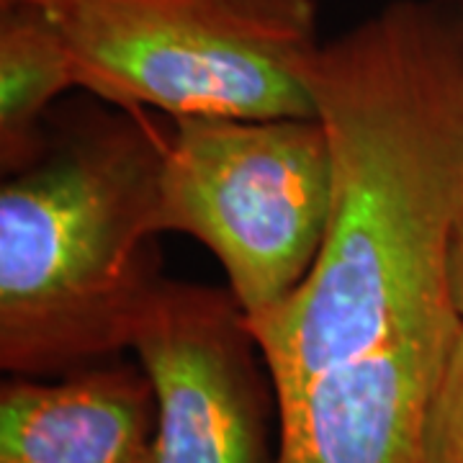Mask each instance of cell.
Masks as SVG:
<instances>
[{"label":"cell","instance_id":"6da1fadb","mask_svg":"<svg viewBox=\"0 0 463 463\" xmlns=\"http://www.w3.org/2000/svg\"><path fill=\"white\" fill-rule=\"evenodd\" d=\"M307 88L332 157V214L297 294L248 322L276 402L394 335L456 315L463 222V0H392L322 42Z\"/></svg>","mask_w":463,"mask_h":463},{"label":"cell","instance_id":"7a4b0ae2","mask_svg":"<svg viewBox=\"0 0 463 463\" xmlns=\"http://www.w3.org/2000/svg\"><path fill=\"white\" fill-rule=\"evenodd\" d=\"M163 155L165 137L127 111L3 183V371L47 376L132 347L160 283Z\"/></svg>","mask_w":463,"mask_h":463},{"label":"cell","instance_id":"3957f363","mask_svg":"<svg viewBox=\"0 0 463 463\" xmlns=\"http://www.w3.org/2000/svg\"><path fill=\"white\" fill-rule=\"evenodd\" d=\"M44 11L78 85L121 111L315 118V0H0Z\"/></svg>","mask_w":463,"mask_h":463},{"label":"cell","instance_id":"277c9868","mask_svg":"<svg viewBox=\"0 0 463 463\" xmlns=\"http://www.w3.org/2000/svg\"><path fill=\"white\" fill-rule=\"evenodd\" d=\"M160 230L222 263L248 322L312 273L332 214V157L317 118L178 116L160 170Z\"/></svg>","mask_w":463,"mask_h":463},{"label":"cell","instance_id":"5b68a950","mask_svg":"<svg viewBox=\"0 0 463 463\" xmlns=\"http://www.w3.org/2000/svg\"><path fill=\"white\" fill-rule=\"evenodd\" d=\"M132 350L155 392L147 463L276 461L273 383L230 291L160 279Z\"/></svg>","mask_w":463,"mask_h":463},{"label":"cell","instance_id":"8992f818","mask_svg":"<svg viewBox=\"0 0 463 463\" xmlns=\"http://www.w3.org/2000/svg\"><path fill=\"white\" fill-rule=\"evenodd\" d=\"M458 330V315L438 317L276 402L273 463H428V410Z\"/></svg>","mask_w":463,"mask_h":463},{"label":"cell","instance_id":"52a82bcc","mask_svg":"<svg viewBox=\"0 0 463 463\" xmlns=\"http://www.w3.org/2000/svg\"><path fill=\"white\" fill-rule=\"evenodd\" d=\"M155 392L132 365L0 389V463H147Z\"/></svg>","mask_w":463,"mask_h":463},{"label":"cell","instance_id":"ba28073f","mask_svg":"<svg viewBox=\"0 0 463 463\" xmlns=\"http://www.w3.org/2000/svg\"><path fill=\"white\" fill-rule=\"evenodd\" d=\"M0 163L14 175L42 157V118L78 72L65 39L44 11L26 3L0 5Z\"/></svg>","mask_w":463,"mask_h":463},{"label":"cell","instance_id":"9c48e42d","mask_svg":"<svg viewBox=\"0 0 463 463\" xmlns=\"http://www.w3.org/2000/svg\"><path fill=\"white\" fill-rule=\"evenodd\" d=\"M425 458L428 463H463V325L432 392Z\"/></svg>","mask_w":463,"mask_h":463},{"label":"cell","instance_id":"30bf717a","mask_svg":"<svg viewBox=\"0 0 463 463\" xmlns=\"http://www.w3.org/2000/svg\"><path fill=\"white\" fill-rule=\"evenodd\" d=\"M448 291L453 309L463 325V222L456 237H453V248H450V260H448Z\"/></svg>","mask_w":463,"mask_h":463}]
</instances>
